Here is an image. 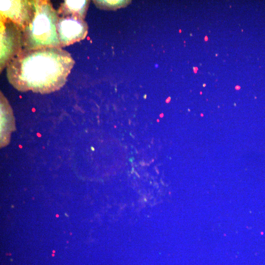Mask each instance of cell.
<instances>
[{
	"label": "cell",
	"mask_w": 265,
	"mask_h": 265,
	"mask_svg": "<svg viewBox=\"0 0 265 265\" xmlns=\"http://www.w3.org/2000/svg\"><path fill=\"white\" fill-rule=\"evenodd\" d=\"M75 63L62 48L23 49L7 66L6 77L19 91L49 93L64 85Z\"/></svg>",
	"instance_id": "1"
},
{
	"label": "cell",
	"mask_w": 265,
	"mask_h": 265,
	"mask_svg": "<svg viewBox=\"0 0 265 265\" xmlns=\"http://www.w3.org/2000/svg\"><path fill=\"white\" fill-rule=\"evenodd\" d=\"M34 15L22 32L23 49L61 48L57 22L59 15L49 0H35Z\"/></svg>",
	"instance_id": "2"
},
{
	"label": "cell",
	"mask_w": 265,
	"mask_h": 265,
	"mask_svg": "<svg viewBox=\"0 0 265 265\" xmlns=\"http://www.w3.org/2000/svg\"><path fill=\"white\" fill-rule=\"evenodd\" d=\"M0 20V72L23 49L22 31L8 19Z\"/></svg>",
	"instance_id": "3"
},
{
	"label": "cell",
	"mask_w": 265,
	"mask_h": 265,
	"mask_svg": "<svg viewBox=\"0 0 265 265\" xmlns=\"http://www.w3.org/2000/svg\"><path fill=\"white\" fill-rule=\"evenodd\" d=\"M35 11L34 0H0V20H9L22 32L30 22Z\"/></svg>",
	"instance_id": "4"
},
{
	"label": "cell",
	"mask_w": 265,
	"mask_h": 265,
	"mask_svg": "<svg viewBox=\"0 0 265 265\" xmlns=\"http://www.w3.org/2000/svg\"><path fill=\"white\" fill-rule=\"evenodd\" d=\"M57 31L61 48L84 39L88 33V26L84 19L74 16H59Z\"/></svg>",
	"instance_id": "5"
},
{
	"label": "cell",
	"mask_w": 265,
	"mask_h": 265,
	"mask_svg": "<svg viewBox=\"0 0 265 265\" xmlns=\"http://www.w3.org/2000/svg\"><path fill=\"white\" fill-rule=\"evenodd\" d=\"M90 0H65L61 3L57 10L59 16H74L84 19Z\"/></svg>",
	"instance_id": "6"
},
{
	"label": "cell",
	"mask_w": 265,
	"mask_h": 265,
	"mask_svg": "<svg viewBox=\"0 0 265 265\" xmlns=\"http://www.w3.org/2000/svg\"><path fill=\"white\" fill-rule=\"evenodd\" d=\"M97 7L100 9H116L127 5L128 0H93Z\"/></svg>",
	"instance_id": "7"
}]
</instances>
